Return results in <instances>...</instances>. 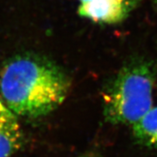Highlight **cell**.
I'll return each instance as SVG.
<instances>
[{"label":"cell","instance_id":"obj_1","mask_svg":"<svg viewBox=\"0 0 157 157\" xmlns=\"http://www.w3.org/2000/svg\"><path fill=\"white\" fill-rule=\"evenodd\" d=\"M70 81L62 68L39 56L14 57L0 72V94L16 116L38 118L50 113L65 101Z\"/></svg>","mask_w":157,"mask_h":157},{"label":"cell","instance_id":"obj_2","mask_svg":"<svg viewBox=\"0 0 157 157\" xmlns=\"http://www.w3.org/2000/svg\"><path fill=\"white\" fill-rule=\"evenodd\" d=\"M154 73L146 62L125 65L103 94L104 116L113 124H134L152 108Z\"/></svg>","mask_w":157,"mask_h":157},{"label":"cell","instance_id":"obj_3","mask_svg":"<svg viewBox=\"0 0 157 157\" xmlns=\"http://www.w3.org/2000/svg\"><path fill=\"white\" fill-rule=\"evenodd\" d=\"M78 13L99 23H117L126 18L138 0H78Z\"/></svg>","mask_w":157,"mask_h":157},{"label":"cell","instance_id":"obj_4","mask_svg":"<svg viewBox=\"0 0 157 157\" xmlns=\"http://www.w3.org/2000/svg\"><path fill=\"white\" fill-rule=\"evenodd\" d=\"M22 140L17 116L0 99V157H11L19 149Z\"/></svg>","mask_w":157,"mask_h":157},{"label":"cell","instance_id":"obj_5","mask_svg":"<svg viewBox=\"0 0 157 157\" xmlns=\"http://www.w3.org/2000/svg\"><path fill=\"white\" fill-rule=\"evenodd\" d=\"M132 134L140 144L157 149V106L132 124Z\"/></svg>","mask_w":157,"mask_h":157},{"label":"cell","instance_id":"obj_6","mask_svg":"<svg viewBox=\"0 0 157 157\" xmlns=\"http://www.w3.org/2000/svg\"><path fill=\"white\" fill-rule=\"evenodd\" d=\"M77 157H101L100 155L97 152H94V151H90V152H86V153L82 154V155H80L79 156Z\"/></svg>","mask_w":157,"mask_h":157}]
</instances>
